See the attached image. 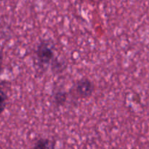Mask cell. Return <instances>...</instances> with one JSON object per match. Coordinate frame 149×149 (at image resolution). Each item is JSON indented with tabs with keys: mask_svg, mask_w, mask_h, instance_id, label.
<instances>
[{
	"mask_svg": "<svg viewBox=\"0 0 149 149\" xmlns=\"http://www.w3.org/2000/svg\"><path fill=\"white\" fill-rule=\"evenodd\" d=\"M67 100V94L65 92L59 91L55 93L54 96V101L57 106H61L65 103Z\"/></svg>",
	"mask_w": 149,
	"mask_h": 149,
	"instance_id": "obj_5",
	"label": "cell"
},
{
	"mask_svg": "<svg viewBox=\"0 0 149 149\" xmlns=\"http://www.w3.org/2000/svg\"><path fill=\"white\" fill-rule=\"evenodd\" d=\"M33 149H55V143L49 138H41L35 141Z\"/></svg>",
	"mask_w": 149,
	"mask_h": 149,
	"instance_id": "obj_3",
	"label": "cell"
},
{
	"mask_svg": "<svg viewBox=\"0 0 149 149\" xmlns=\"http://www.w3.org/2000/svg\"><path fill=\"white\" fill-rule=\"evenodd\" d=\"M7 102V95L4 89L0 86V116L5 110Z\"/></svg>",
	"mask_w": 149,
	"mask_h": 149,
	"instance_id": "obj_4",
	"label": "cell"
},
{
	"mask_svg": "<svg viewBox=\"0 0 149 149\" xmlns=\"http://www.w3.org/2000/svg\"><path fill=\"white\" fill-rule=\"evenodd\" d=\"M36 55L38 62L42 65H47L52 63L55 56L52 46L47 42H42L38 46Z\"/></svg>",
	"mask_w": 149,
	"mask_h": 149,
	"instance_id": "obj_1",
	"label": "cell"
},
{
	"mask_svg": "<svg viewBox=\"0 0 149 149\" xmlns=\"http://www.w3.org/2000/svg\"><path fill=\"white\" fill-rule=\"evenodd\" d=\"M74 89H75L76 94L79 97L85 98L91 95L94 90V85L93 83L88 79H82L79 80L76 83Z\"/></svg>",
	"mask_w": 149,
	"mask_h": 149,
	"instance_id": "obj_2",
	"label": "cell"
},
{
	"mask_svg": "<svg viewBox=\"0 0 149 149\" xmlns=\"http://www.w3.org/2000/svg\"><path fill=\"white\" fill-rule=\"evenodd\" d=\"M3 61H4V58H3V53L0 50V75H1L3 70Z\"/></svg>",
	"mask_w": 149,
	"mask_h": 149,
	"instance_id": "obj_6",
	"label": "cell"
}]
</instances>
